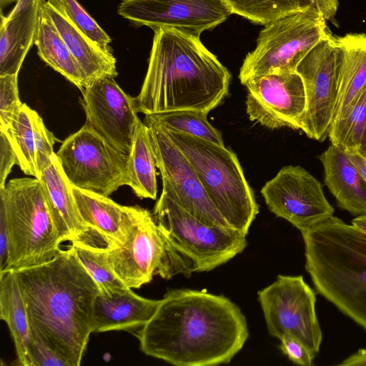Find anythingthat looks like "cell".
I'll return each instance as SVG.
<instances>
[{
    "label": "cell",
    "instance_id": "cell-7",
    "mask_svg": "<svg viewBox=\"0 0 366 366\" xmlns=\"http://www.w3.org/2000/svg\"><path fill=\"white\" fill-rule=\"evenodd\" d=\"M152 214L166 239L191 264L194 272L211 271L234 258L247 246L245 234L197 219L164 188Z\"/></svg>",
    "mask_w": 366,
    "mask_h": 366
},
{
    "label": "cell",
    "instance_id": "cell-16",
    "mask_svg": "<svg viewBox=\"0 0 366 366\" xmlns=\"http://www.w3.org/2000/svg\"><path fill=\"white\" fill-rule=\"evenodd\" d=\"M117 12L137 26L173 29L199 38L232 14L224 0H122Z\"/></svg>",
    "mask_w": 366,
    "mask_h": 366
},
{
    "label": "cell",
    "instance_id": "cell-6",
    "mask_svg": "<svg viewBox=\"0 0 366 366\" xmlns=\"http://www.w3.org/2000/svg\"><path fill=\"white\" fill-rule=\"evenodd\" d=\"M165 129L194 167L221 215L232 228L247 236L259 206L237 155L224 145Z\"/></svg>",
    "mask_w": 366,
    "mask_h": 366
},
{
    "label": "cell",
    "instance_id": "cell-35",
    "mask_svg": "<svg viewBox=\"0 0 366 366\" xmlns=\"http://www.w3.org/2000/svg\"><path fill=\"white\" fill-rule=\"evenodd\" d=\"M280 348L290 361L302 366H310L315 355L297 336L285 333L280 339Z\"/></svg>",
    "mask_w": 366,
    "mask_h": 366
},
{
    "label": "cell",
    "instance_id": "cell-32",
    "mask_svg": "<svg viewBox=\"0 0 366 366\" xmlns=\"http://www.w3.org/2000/svg\"><path fill=\"white\" fill-rule=\"evenodd\" d=\"M71 246L97 284L99 295L109 296L128 287L112 270L107 250L90 248L79 243H71Z\"/></svg>",
    "mask_w": 366,
    "mask_h": 366
},
{
    "label": "cell",
    "instance_id": "cell-17",
    "mask_svg": "<svg viewBox=\"0 0 366 366\" xmlns=\"http://www.w3.org/2000/svg\"><path fill=\"white\" fill-rule=\"evenodd\" d=\"M81 94L85 124L112 147L128 154L140 121L135 98L126 94L113 77L93 81Z\"/></svg>",
    "mask_w": 366,
    "mask_h": 366
},
{
    "label": "cell",
    "instance_id": "cell-38",
    "mask_svg": "<svg viewBox=\"0 0 366 366\" xmlns=\"http://www.w3.org/2000/svg\"><path fill=\"white\" fill-rule=\"evenodd\" d=\"M310 7L327 20H332L337 11L338 0H304Z\"/></svg>",
    "mask_w": 366,
    "mask_h": 366
},
{
    "label": "cell",
    "instance_id": "cell-14",
    "mask_svg": "<svg viewBox=\"0 0 366 366\" xmlns=\"http://www.w3.org/2000/svg\"><path fill=\"white\" fill-rule=\"evenodd\" d=\"M261 194L273 214L288 221L300 232L334 214L322 184L300 166L283 167L264 184Z\"/></svg>",
    "mask_w": 366,
    "mask_h": 366
},
{
    "label": "cell",
    "instance_id": "cell-11",
    "mask_svg": "<svg viewBox=\"0 0 366 366\" xmlns=\"http://www.w3.org/2000/svg\"><path fill=\"white\" fill-rule=\"evenodd\" d=\"M341 60L337 36L329 32L304 56L295 70L303 81L306 94L300 130L319 142L328 137L337 99Z\"/></svg>",
    "mask_w": 366,
    "mask_h": 366
},
{
    "label": "cell",
    "instance_id": "cell-31",
    "mask_svg": "<svg viewBox=\"0 0 366 366\" xmlns=\"http://www.w3.org/2000/svg\"><path fill=\"white\" fill-rule=\"evenodd\" d=\"M232 14L267 25L291 13L311 8L304 0H224Z\"/></svg>",
    "mask_w": 366,
    "mask_h": 366
},
{
    "label": "cell",
    "instance_id": "cell-27",
    "mask_svg": "<svg viewBox=\"0 0 366 366\" xmlns=\"http://www.w3.org/2000/svg\"><path fill=\"white\" fill-rule=\"evenodd\" d=\"M156 167L149 127L140 120L127 159L128 186L139 198L157 199Z\"/></svg>",
    "mask_w": 366,
    "mask_h": 366
},
{
    "label": "cell",
    "instance_id": "cell-39",
    "mask_svg": "<svg viewBox=\"0 0 366 366\" xmlns=\"http://www.w3.org/2000/svg\"><path fill=\"white\" fill-rule=\"evenodd\" d=\"M338 365L353 366L366 365V350L359 349L356 352L345 359Z\"/></svg>",
    "mask_w": 366,
    "mask_h": 366
},
{
    "label": "cell",
    "instance_id": "cell-37",
    "mask_svg": "<svg viewBox=\"0 0 366 366\" xmlns=\"http://www.w3.org/2000/svg\"><path fill=\"white\" fill-rule=\"evenodd\" d=\"M14 164L16 156L6 136L0 132V189L4 187L6 179Z\"/></svg>",
    "mask_w": 366,
    "mask_h": 366
},
{
    "label": "cell",
    "instance_id": "cell-42",
    "mask_svg": "<svg viewBox=\"0 0 366 366\" xmlns=\"http://www.w3.org/2000/svg\"><path fill=\"white\" fill-rule=\"evenodd\" d=\"M357 152L366 158V126L365 127L364 133Z\"/></svg>",
    "mask_w": 366,
    "mask_h": 366
},
{
    "label": "cell",
    "instance_id": "cell-18",
    "mask_svg": "<svg viewBox=\"0 0 366 366\" xmlns=\"http://www.w3.org/2000/svg\"><path fill=\"white\" fill-rule=\"evenodd\" d=\"M71 191L86 228L81 244L96 249L110 250L123 244L144 209L139 206H123L107 196L72 185Z\"/></svg>",
    "mask_w": 366,
    "mask_h": 366
},
{
    "label": "cell",
    "instance_id": "cell-12",
    "mask_svg": "<svg viewBox=\"0 0 366 366\" xmlns=\"http://www.w3.org/2000/svg\"><path fill=\"white\" fill-rule=\"evenodd\" d=\"M257 295L269 335L280 340L285 333H291L316 355L322 333L316 314L315 292L303 277L279 274Z\"/></svg>",
    "mask_w": 366,
    "mask_h": 366
},
{
    "label": "cell",
    "instance_id": "cell-5",
    "mask_svg": "<svg viewBox=\"0 0 366 366\" xmlns=\"http://www.w3.org/2000/svg\"><path fill=\"white\" fill-rule=\"evenodd\" d=\"M0 217L9 233L6 270L44 264L61 249L63 242L37 178L12 179L0 189Z\"/></svg>",
    "mask_w": 366,
    "mask_h": 366
},
{
    "label": "cell",
    "instance_id": "cell-33",
    "mask_svg": "<svg viewBox=\"0 0 366 366\" xmlns=\"http://www.w3.org/2000/svg\"><path fill=\"white\" fill-rule=\"evenodd\" d=\"M71 21L102 49L112 52L111 38L76 0H61Z\"/></svg>",
    "mask_w": 366,
    "mask_h": 366
},
{
    "label": "cell",
    "instance_id": "cell-26",
    "mask_svg": "<svg viewBox=\"0 0 366 366\" xmlns=\"http://www.w3.org/2000/svg\"><path fill=\"white\" fill-rule=\"evenodd\" d=\"M0 318L8 325L20 365L31 366V330L16 271L0 272Z\"/></svg>",
    "mask_w": 366,
    "mask_h": 366
},
{
    "label": "cell",
    "instance_id": "cell-3",
    "mask_svg": "<svg viewBox=\"0 0 366 366\" xmlns=\"http://www.w3.org/2000/svg\"><path fill=\"white\" fill-rule=\"evenodd\" d=\"M153 31L147 71L135 97L138 112L189 109L208 114L228 94L229 71L199 37L169 28Z\"/></svg>",
    "mask_w": 366,
    "mask_h": 366
},
{
    "label": "cell",
    "instance_id": "cell-22",
    "mask_svg": "<svg viewBox=\"0 0 366 366\" xmlns=\"http://www.w3.org/2000/svg\"><path fill=\"white\" fill-rule=\"evenodd\" d=\"M62 242L83 243L86 234L79 214L71 184L65 176L54 153L37 178Z\"/></svg>",
    "mask_w": 366,
    "mask_h": 366
},
{
    "label": "cell",
    "instance_id": "cell-9",
    "mask_svg": "<svg viewBox=\"0 0 366 366\" xmlns=\"http://www.w3.org/2000/svg\"><path fill=\"white\" fill-rule=\"evenodd\" d=\"M107 254L114 272L132 289L149 283L154 275L169 280L194 272L191 264L166 239L153 214L144 208L126 242L107 250Z\"/></svg>",
    "mask_w": 366,
    "mask_h": 366
},
{
    "label": "cell",
    "instance_id": "cell-20",
    "mask_svg": "<svg viewBox=\"0 0 366 366\" xmlns=\"http://www.w3.org/2000/svg\"><path fill=\"white\" fill-rule=\"evenodd\" d=\"M42 10L76 60L86 86L102 78L117 76L116 59L112 53L105 51L78 29L69 18L61 0H47Z\"/></svg>",
    "mask_w": 366,
    "mask_h": 366
},
{
    "label": "cell",
    "instance_id": "cell-25",
    "mask_svg": "<svg viewBox=\"0 0 366 366\" xmlns=\"http://www.w3.org/2000/svg\"><path fill=\"white\" fill-rule=\"evenodd\" d=\"M337 39L342 60L337 99L330 126L345 114L366 86V34H347L337 36Z\"/></svg>",
    "mask_w": 366,
    "mask_h": 366
},
{
    "label": "cell",
    "instance_id": "cell-2",
    "mask_svg": "<svg viewBox=\"0 0 366 366\" xmlns=\"http://www.w3.org/2000/svg\"><path fill=\"white\" fill-rule=\"evenodd\" d=\"M30 330L67 366H79L92 332L97 284L74 248L51 261L15 270Z\"/></svg>",
    "mask_w": 366,
    "mask_h": 366
},
{
    "label": "cell",
    "instance_id": "cell-23",
    "mask_svg": "<svg viewBox=\"0 0 366 366\" xmlns=\"http://www.w3.org/2000/svg\"><path fill=\"white\" fill-rule=\"evenodd\" d=\"M159 303L135 294L129 287L109 296L98 295L94 303L92 332L137 331L151 319Z\"/></svg>",
    "mask_w": 366,
    "mask_h": 366
},
{
    "label": "cell",
    "instance_id": "cell-43",
    "mask_svg": "<svg viewBox=\"0 0 366 366\" xmlns=\"http://www.w3.org/2000/svg\"><path fill=\"white\" fill-rule=\"evenodd\" d=\"M19 0H0L1 9L13 2H18Z\"/></svg>",
    "mask_w": 366,
    "mask_h": 366
},
{
    "label": "cell",
    "instance_id": "cell-13",
    "mask_svg": "<svg viewBox=\"0 0 366 366\" xmlns=\"http://www.w3.org/2000/svg\"><path fill=\"white\" fill-rule=\"evenodd\" d=\"M162 188L187 212L212 225L232 228L209 198L194 167L165 128L145 115Z\"/></svg>",
    "mask_w": 366,
    "mask_h": 366
},
{
    "label": "cell",
    "instance_id": "cell-34",
    "mask_svg": "<svg viewBox=\"0 0 366 366\" xmlns=\"http://www.w3.org/2000/svg\"><path fill=\"white\" fill-rule=\"evenodd\" d=\"M23 103L18 89V74L0 76V132H5L19 112Z\"/></svg>",
    "mask_w": 366,
    "mask_h": 366
},
{
    "label": "cell",
    "instance_id": "cell-29",
    "mask_svg": "<svg viewBox=\"0 0 366 366\" xmlns=\"http://www.w3.org/2000/svg\"><path fill=\"white\" fill-rule=\"evenodd\" d=\"M366 126V86L345 114L332 124L328 132L331 144L346 152H358Z\"/></svg>",
    "mask_w": 366,
    "mask_h": 366
},
{
    "label": "cell",
    "instance_id": "cell-30",
    "mask_svg": "<svg viewBox=\"0 0 366 366\" xmlns=\"http://www.w3.org/2000/svg\"><path fill=\"white\" fill-rule=\"evenodd\" d=\"M166 129L224 145L221 132L207 120V114L196 110H174L146 115Z\"/></svg>",
    "mask_w": 366,
    "mask_h": 366
},
{
    "label": "cell",
    "instance_id": "cell-41",
    "mask_svg": "<svg viewBox=\"0 0 366 366\" xmlns=\"http://www.w3.org/2000/svg\"><path fill=\"white\" fill-rule=\"evenodd\" d=\"M352 224L366 233V215L356 217L352 220Z\"/></svg>",
    "mask_w": 366,
    "mask_h": 366
},
{
    "label": "cell",
    "instance_id": "cell-28",
    "mask_svg": "<svg viewBox=\"0 0 366 366\" xmlns=\"http://www.w3.org/2000/svg\"><path fill=\"white\" fill-rule=\"evenodd\" d=\"M34 44L39 57L74 84L81 92L86 86L81 69L51 19L41 9Z\"/></svg>",
    "mask_w": 366,
    "mask_h": 366
},
{
    "label": "cell",
    "instance_id": "cell-15",
    "mask_svg": "<svg viewBox=\"0 0 366 366\" xmlns=\"http://www.w3.org/2000/svg\"><path fill=\"white\" fill-rule=\"evenodd\" d=\"M242 84L247 88L246 112L250 121L270 129L300 130L306 94L296 71L252 76Z\"/></svg>",
    "mask_w": 366,
    "mask_h": 366
},
{
    "label": "cell",
    "instance_id": "cell-4",
    "mask_svg": "<svg viewBox=\"0 0 366 366\" xmlns=\"http://www.w3.org/2000/svg\"><path fill=\"white\" fill-rule=\"evenodd\" d=\"M301 234L316 291L366 332V233L333 216Z\"/></svg>",
    "mask_w": 366,
    "mask_h": 366
},
{
    "label": "cell",
    "instance_id": "cell-8",
    "mask_svg": "<svg viewBox=\"0 0 366 366\" xmlns=\"http://www.w3.org/2000/svg\"><path fill=\"white\" fill-rule=\"evenodd\" d=\"M329 32L326 20L312 8L265 25L256 48L247 54L240 67L241 84L252 76L295 71L304 56Z\"/></svg>",
    "mask_w": 366,
    "mask_h": 366
},
{
    "label": "cell",
    "instance_id": "cell-19",
    "mask_svg": "<svg viewBox=\"0 0 366 366\" xmlns=\"http://www.w3.org/2000/svg\"><path fill=\"white\" fill-rule=\"evenodd\" d=\"M1 132L8 138L21 171L38 178L42 168L55 153L54 145L57 140L46 127L42 118L23 103L9 128Z\"/></svg>",
    "mask_w": 366,
    "mask_h": 366
},
{
    "label": "cell",
    "instance_id": "cell-24",
    "mask_svg": "<svg viewBox=\"0 0 366 366\" xmlns=\"http://www.w3.org/2000/svg\"><path fill=\"white\" fill-rule=\"evenodd\" d=\"M325 183L341 209L366 215V180L342 148L331 144L319 157Z\"/></svg>",
    "mask_w": 366,
    "mask_h": 366
},
{
    "label": "cell",
    "instance_id": "cell-36",
    "mask_svg": "<svg viewBox=\"0 0 366 366\" xmlns=\"http://www.w3.org/2000/svg\"><path fill=\"white\" fill-rule=\"evenodd\" d=\"M29 350L31 366H67L63 360L31 332Z\"/></svg>",
    "mask_w": 366,
    "mask_h": 366
},
{
    "label": "cell",
    "instance_id": "cell-1",
    "mask_svg": "<svg viewBox=\"0 0 366 366\" xmlns=\"http://www.w3.org/2000/svg\"><path fill=\"white\" fill-rule=\"evenodd\" d=\"M147 355L176 366L229 363L249 337L246 318L227 297L205 291H168L134 334Z\"/></svg>",
    "mask_w": 366,
    "mask_h": 366
},
{
    "label": "cell",
    "instance_id": "cell-10",
    "mask_svg": "<svg viewBox=\"0 0 366 366\" xmlns=\"http://www.w3.org/2000/svg\"><path fill=\"white\" fill-rule=\"evenodd\" d=\"M70 184L109 197L128 186L127 159L86 124L69 136L55 152Z\"/></svg>",
    "mask_w": 366,
    "mask_h": 366
},
{
    "label": "cell",
    "instance_id": "cell-21",
    "mask_svg": "<svg viewBox=\"0 0 366 366\" xmlns=\"http://www.w3.org/2000/svg\"><path fill=\"white\" fill-rule=\"evenodd\" d=\"M45 0H19L6 16L1 12L0 76L18 74L35 41Z\"/></svg>",
    "mask_w": 366,
    "mask_h": 366
},
{
    "label": "cell",
    "instance_id": "cell-40",
    "mask_svg": "<svg viewBox=\"0 0 366 366\" xmlns=\"http://www.w3.org/2000/svg\"><path fill=\"white\" fill-rule=\"evenodd\" d=\"M346 153L366 180V158L357 152H346Z\"/></svg>",
    "mask_w": 366,
    "mask_h": 366
}]
</instances>
